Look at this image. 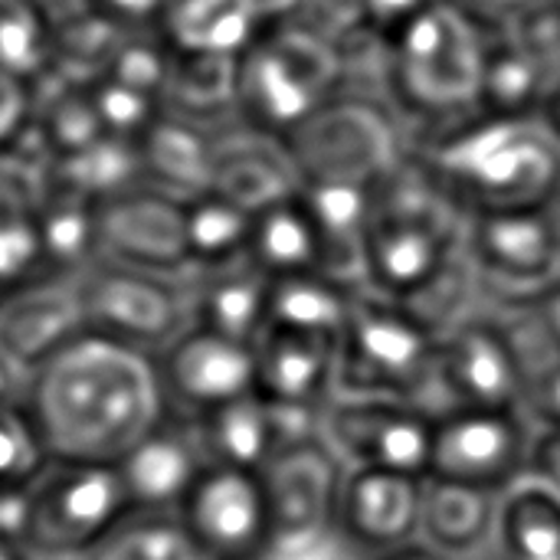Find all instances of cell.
I'll use <instances>...</instances> for the list:
<instances>
[{"label":"cell","instance_id":"1","mask_svg":"<svg viewBox=\"0 0 560 560\" xmlns=\"http://www.w3.org/2000/svg\"><path fill=\"white\" fill-rule=\"evenodd\" d=\"M26 410L52 459L115 466L167 404L154 354L82 331L33 368Z\"/></svg>","mask_w":560,"mask_h":560},{"label":"cell","instance_id":"2","mask_svg":"<svg viewBox=\"0 0 560 560\" xmlns=\"http://www.w3.org/2000/svg\"><path fill=\"white\" fill-rule=\"evenodd\" d=\"M466 213L440 187L423 158H404L377 187L364 256L361 285L407 302L433 328L456 325V305L472 272L466 256Z\"/></svg>","mask_w":560,"mask_h":560},{"label":"cell","instance_id":"3","mask_svg":"<svg viewBox=\"0 0 560 560\" xmlns=\"http://www.w3.org/2000/svg\"><path fill=\"white\" fill-rule=\"evenodd\" d=\"M420 158L466 217L560 197V144L541 118L476 115L433 135Z\"/></svg>","mask_w":560,"mask_h":560},{"label":"cell","instance_id":"4","mask_svg":"<svg viewBox=\"0 0 560 560\" xmlns=\"http://www.w3.org/2000/svg\"><path fill=\"white\" fill-rule=\"evenodd\" d=\"M486 46L489 23L459 0H433L381 49L394 102L433 135L476 118Z\"/></svg>","mask_w":560,"mask_h":560},{"label":"cell","instance_id":"5","mask_svg":"<svg viewBox=\"0 0 560 560\" xmlns=\"http://www.w3.org/2000/svg\"><path fill=\"white\" fill-rule=\"evenodd\" d=\"M348 56L299 13L266 23L236 59V115L243 128L292 141L338 102Z\"/></svg>","mask_w":560,"mask_h":560},{"label":"cell","instance_id":"6","mask_svg":"<svg viewBox=\"0 0 560 560\" xmlns=\"http://www.w3.org/2000/svg\"><path fill=\"white\" fill-rule=\"evenodd\" d=\"M440 328L420 318L407 302L361 285L338 348V394L417 400L436 387ZM335 394V397H338Z\"/></svg>","mask_w":560,"mask_h":560},{"label":"cell","instance_id":"7","mask_svg":"<svg viewBox=\"0 0 560 560\" xmlns=\"http://www.w3.org/2000/svg\"><path fill=\"white\" fill-rule=\"evenodd\" d=\"M128 515L131 502L115 466L52 459L20 499L16 541L33 560H82Z\"/></svg>","mask_w":560,"mask_h":560},{"label":"cell","instance_id":"8","mask_svg":"<svg viewBox=\"0 0 560 560\" xmlns=\"http://www.w3.org/2000/svg\"><path fill=\"white\" fill-rule=\"evenodd\" d=\"M75 295L89 335L121 341L144 354H161L190 328L187 272H148L98 259L75 279Z\"/></svg>","mask_w":560,"mask_h":560},{"label":"cell","instance_id":"9","mask_svg":"<svg viewBox=\"0 0 560 560\" xmlns=\"http://www.w3.org/2000/svg\"><path fill=\"white\" fill-rule=\"evenodd\" d=\"M436 413L417 400L331 397L322 413V440L345 469H384L430 476Z\"/></svg>","mask_w":560,"mask_h":560},{"label":"cell","instance_id":"10","mask_svg":"<svg viewBox=\"0 0 560 560\" xmlns=\"http://www.w3.org/2000/svg\"><path fill=\"white\" fill-rule=\"evenodd\" d=\"M466 256L476 279L509 308L560 279V220L551 207L489 210L466 220Z\"/></svg>","mask_w":560,"mask_h":560},{"label":"cell","instance_id":"11","mask_svg":"<svg viewBox=\"0 0 560 560\" xmlns=\"http://www.w3.org/2000/svg\"><path fill=\"white\" fill-rule=\"evenodd\" d=\"M535 430L525 410L446 407L436 413L430 476L505 495L528 476Z\"/></svg>","mask_w":560,"mask_h":560},{"label":"cell","instance_id":"12","mask_svg":"<svg viewBox=\"0 0 560 560\" xmlns=\"http://www.w3.org/2000/svg\"><path fill=\"white\" fill-rule=\"evenodd\" d=\"M177 522L197 560H259L276 532L262 476L233 466H207Z\"/></svg>","mask_w":560,"mask_h":560},{"label":"cell","instance_id":"13","mask_svg":"<svg viewBox=\"0 0 560 560\" xmlns=\"http://www.w3.org/2000/svg\"><path fill=\"white\" fill-rule=\"evenodd\" d=\"M302 180H354L384 184L407 151L397 141L394 125L364 102H331L315 115L292 141H285Z\"/></svg>","mask_w":560,"mask_h":560},{"label":"cell","instance_id":"14","mask_svg":"<svg viewBox=\"0 0 560 560\" xmlns=\"http://www.w3.org/2000/svg\"><path fill=\"white\" fill-rule=\"evenodd\" d=\"M436 390L450 407H525V368L502 318H459L440 335Z\"/></svg>","mask_w":560,"mask_h":560},{"label":"cell","instance_id":"15","mask_svg":"<svg viewBox=\"0 0 560 560\" xmlns=\"http://www.w3.org/2000/svg\"><path fill=\"white\" fill-rule=\"evenodd\" d=\"M164 404L184 417H203L256 390V348L190 325L154 354Z\"/></svg>","mask_w":560,"mask_h":560},{"label":"cell","instance_id":"16","mask_svg":"<svg viewBox=\"0 0 560 560\" xmlns=\"http://www.w3.org/2000/svg\"><path fill=\"white\" fill-rule=\"evenodd\" d=\"M207 466L210 456L197 420L174 410H164V417L115 463L131 512L148 515H177Z\"/></svg>","mask_w":560,"mask_h":560},{"label":"cell","instance_id":"17","mask_svg":"<svg viewBox=\"0 0 560 560\" xmlns=\"http://www.w3.org/2000/svg\"><path fill=\"white\" fill-rule=\"evenodd\" d=\"M98 236V259L148 272H190L184 240V203L151 187H138L121 197L102 200Z\"/></svg>","mask_w":560,"mask_h":560},{"label":"cell","instance_id":"18","mask_svg":"<svg viewBox=\"0 0 560 560\" xmlns=\"http://www.w3.org/2000/svg\"><path fill=\"white\" fill-rule=\"evenodd\" d=\"M423 482L404 472L348 469L335 522L368 558L407 548L420 541Z\"/></svg>","mask_w":560,"mask_h":560},{"label":"cell","instance_id":"19","mask_svg":"<svg viewBox=\"0 0 560 560\" xmlns=\"http://www.w3.org/2000/svg\"><path fill=\"white\" fill-rule=\"evenodd\" d=\"M256 348V394L325 410L338 394V348L328 335L269 325Z\"/></svg>","mask_w":560,"mask_h":560},{"label":"cell","instance_id":"20","mask_svg":"<svg viewBox=\"0 0 560 560\" xmlns=\"http://www.w3.org/2000/svg\"><path fill=\"white\" fill-rule=\"evenodd\" d=\"M269 20L266 0H167L158 36L177 59L236 62Z\"/></svg>","mask_w":560,"mask_h":560},{"label":"cell","instance_id":"21","mask_svg":"<svg viewBox=\"0 0 560 560\" xmlns=\"http://www.w3.org/2000/svg\"><path fill=\"white\" fill-rule=\"evenodd\" d=\"M190 325L256 345L269 328L272 279L246 256L223 266H203L187 272Z\"/></svg>","mask_w":560,"mask_h":560},{"label":"cell","instance_id":"22","mask_svg":"<svg viewBox=\"0 0 560 560\" xmlns=\"http://www.w3.org/2000/svg\"><path fill=\"white\" fill-rule=\"evenodd\" d=\"M345 472V463L328 450L325 440L276 456L259 472L266 482L276 532L335 522Z\"/></svg>","mask_w":560,"mask_h":560},{"label":"cell","instance_id":"23","mask_svg":"<svg viewBox=\"0 0 560 560\" xmlns=\"http://www.w3.org/2000/svg\"><path fill=\"white\" fill-rule=\"evenodd\" d=\"M85 331L72 282L43 279L0 302V348L36 368Z\"/></svg>","mask_w":560,"mask_h":560},{"label":"cell","instance_id":"24","mask_svg":"<svg viewBox=\"0 0 560 560\" xmlns=\"http://www.w3.org/2000/svg\"><path fill=\"white\" fill-rule=\"evenodd\" d=\"M246 259L256 269H262L269 279L299 276V272H328L325 240L299 190L253 213Z\"/></svg>","mask_w":560,"mask_h":560},{"label":"cell","instance_id":"25","mask_svg":"<svg viewBox=\"0 0 560 560\" xmlns=\"http://www.w3.org/2000/svg\"><path fill=\"white\" fill-rule=\"evenodd\" d=\"M246 141L217 144L213 161V190L243 203L246 210H259L285 194L299 190V171L285 141L259 135L246 128Z\"/></svg>","mask_w":560,"mask_h":560},{"label":"cell","instance_id":"26","mask_svg":"<svg viewBox=\"0 0 560 560\" xmlns=\"http://www.w3.org/2000/svg\"><path fill=\"white\" fill-rule=\"evenodd\" d=\"M502 495L433 479L423 482V512H420V545L433 548L443 558H463L486 541H492Z\"/></svg>","mask_w":560,"mask_h":560},{"label":"cell","instance_id":"27","mask_svg":"<svg viewBox=\"0 0 560 560\" xmlns=\"http://www.w3.org/2000/svg\"><path fill=\"white\" fill-rule=\"evenodd\" d=\"M551 85V72L535 56H528L505 26H489L479 115L538 118Z\"/></svg>","mask_w":560,"mask_h":560},{"label":"cell","instance_id":"28","mask_svg":"<svg viewBox=\"0 0 560 560\" xmlns=\"http://www.w3.org/2000/svg\"><path fill=\"white\" fill-rule=\"evenodd\" d=\"M361 285L331 272H299L272 279L269 325L338 338Z\"/></svg>","mask_w":560,"mask_h":560},{"label":"cell","instance_id":"29","mask_svg":"<svg viewBox=\"0 0 560 560\" xmlns=\"http://www.w3.org/2000/svg\"><path fill=\"white\" fill-rule=\"evenodd\" d=\"M499 560H560V502L525 479L499 502L492 532Z\"/></svg>","mask_w":560,"mask_h":560},{"label":"cell","instance_id":"30","mask_svg":"<svg viewBox=\"0 0 560 560\" xmlns=\"http://www.w3.org/2000/svg\"><path fill=\"white\" fill-rule=\"evenodd\" d=\"M253 210L220 190H200L184 200V240L190 269L223 266L246 256Z\"/></svg>","mask_w":560,"mask_h":560},{"label":"cell","instance_id":"31","mask_svg":"<svg viewBox=\"0 0 560 560\" xmlns=\"http://www.w3.org/2000/svg\"><path fill=\"white\" fill-rule=\"evenodd\" d=\"M0 69L30 89L56 72V16L39 0H0Z\"/></svg>","mask_w":560,"mask_h":560},{"label":"cell","instance_id":"32","mask_svg":"<svg viewBox=\"0 0 560 560\" xmlns=\"http://www.w3.org/2000/svg\"><path fill=\"white\" fill-rule=\"evenodd\" d=\"M82 560H197L177 515L131 512Z\"/></svg>","mask_w":560,"mask_h":560},{"label":"cell","instance_id":"33","mask_svg":"<svg viewBox=\"0 0 560 560\" xmlns=\"http://www.w3.org/2000/svg\"><path fill=\"white\" fill-rule=\"evenodd\" d=\"M52 463L26 407H0V499H23Z\"/></svg>","mask_w":560,"mask_h":560},{"label":"cell","instance_id":"34","mask_svg":"<svg viewBox=\"0 0 560 560\" xmlns=\"http://www.w3.org/2000/svg\"><path fill=\"white\" fill-rule=\"evenodd\" d=\"M259 560H368V555L338 528V522L276 532Z\"/></svg>","mask_w":560,"mask_h":560},{"label":"cell","instance_id":"35","mask_svg":"<svg viewBox=\"0 0 560 560\" xmlns=\"http://www.w3.org/2000/svg\"><path fill=\"white\" fill-rule=\"evenodd\" d=\"M505 30L515 36V43L535 56L548 72L551 79H560V0H548V3H538L532 10H525L522 16L509 20Z\"/></svg>","mask_w":560,"mask_h":560},{"label":"cell","instance_id":"36","mask_svg":"<svg viewBox=\"0 0 560 560\" xmlns=\"http://www.w3.org/2000/svg\"><path fill=\"white\" fill-rule=\"evenodd\" d=\"M167 0H82V10L121 33H158Z\"/></svg>","mask_w":560,"mask_h":560},{"label":"cell","instance_id":"37","mask_svg":"<svg viewBox=\"0 0 560 560\" xmlns=\"http://www.w3.org/2000/svg\"><path fill=\"white\" fill-rule=\"evenodd\" d=\"M522 410L535 427H560V358L525 381Z\"/></svg>","mask_w":560,"mask_h":560},{"label":"cell","instance_id":"38","mask_svg":"<svg viewBox=\"0 0 560 560\" xmlns=\"http://www.w3.org/2000/svg\"><path fill=\"white\" fill-rule=\"evenodd\" d=\"M33 118V89L0 69V154L20 138Z\"/></svg>","mask_w":560,"mask_h":560},{"label":"cell","instance_id":"39","mask_svg":"<svg viewBox=\"0 0 560 560\" xmlns=\"http://www.w3.org/2000/svg\"><path fill=\"white\" fill-rule=\"evenodd\" d=\"M525 479L538 482L560 502V427H538L535 430Z\"/></svg>","mask_w":560,"mask_h":560},{"label":"cell","instance_id":"40","mask_svg":"<svg viewBox=\"0 0 560 560\" xmlns=\"http://www.w3.org/2000/svg\"><path fill=\"white\" fill-rule=\"evenodd\" d=\"M33 387V368L0 348V407H26Z\"/></svg>","mask_w":560,"mask_h":560},{"label":"cell","instance_id":"41","mask_svg":"<svg viewBox=\"0 0 560 560\" xmlns=\"http://www.w3.org/2000/svg\"><path fill=\"white\" fill-rule=\"evenodd\" d=\"M525 308H532L538 322L560 341V279L555 285H548L541 295H535L532 302H525Z\"/></svg>","mask_w":560,"mask_h":560},{"label":"cell","instance_id":"42","mask_svg":"<svg viewBox=\"0 0 560 560\" xmlns=\"http://www.w3.org/2000/svg\"><path fill=\"white\" fill-rule=\"evenodd\" d=\"M541 121H545V128L558 138L560 144V79L551 85V92H548V98H545V105H541V115H538Z\"/></svg>","mask_w":560,"mask_h":560},{"label":"cell","instance_id":"43","mask_svg":"<svg viewBox=\"0 0 560 560\" xmlns=\"http://www.w3.org/2000/svg\"><path fill=\"white\" fill-rule=\"evenodd\" d=\"M20 535V499H0V538Z\"/></svg>","mask_w":560,"mask_h":560},{"label":"cell","instance_id":"44","mask_svg":"<svg viewBox=\"0 0 560 560\" xmlns=\"http://www.w3.org/2000/svg\"><path fill=\"white\" fill-rule=\"evenodd\" d=\"M368 560H450V558H443V555H436L433 548H427V545L413 541V545H407V548H397V551H387V555H377V558H368Z\"/></svg>","mask_w":560,"mask_h":560},{"label":"cell","instance_id":"45","mask_svg":"<svg viewBox=\"0 0 560 560\" xmlns=\"http://www.w3.org/2000/svg\"><path fill=\"white\" fill-rule=\"evenodd\" d=\"M56 20H62V16H72V13H79L82 10V0H39Z\"/></svg>","mask_w":560,"mask_h":560},{"label":"cell","instance_id":"46","mask_svg":"<svg viewBox=\"0 0 560 560\" xmlns=\"http://www.w3.org/2000/svg\"><path fill=\"white\" fill-rule=\"evenodd\" d=\"M0 560H33L16 538H0Z\"/></svg>","mask_w":560,"mask_h":560}]
</instances>
